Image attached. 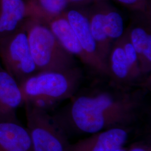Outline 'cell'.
<instances>
[{
    "mask_svg": "<svg viewBox=\"0 0 151 151\" xmlns=\"http://www.w3.org/2000/svg\"><path fill=\"white\" fill-rule=\"evenodd\" d=\"M120 4L137 10L145 11L147 0H117Z\"/></svg>",
    "mask_w": 151,
    "mask_h": 151,
    "instance_id": "18",
    "label": "cell"
},
{
    "mask_svg": "<svg viewBox=\"0 0 151 151\" xmlns=\"http://www.w3.org/2000/svg\"><path fill=\"white\" fill-rule=\"evenodd\" d=\"M113 151H127V148H125L124 147H123L119 148L118 149H116Z\"/></svg>",
    "mask_w": 151,
    "mask_h": 151,
    "instance_id": "21",
    "label": "cell"
},
{
    "mask_svg": "<svg viewBox=\"0 0 151 151\" xmlns=\"http://www.w3.org/2000/svg\"><path fill=\"white\" fill-rule=\"evenodd\" d=\"M124 49L128 63L129 65L130 69L133 78L136 77L138 74V57L135 49L130 41H127L122 46Z\"/></svg>",
    "mask_w": 151,
    "mask_h": 151,
    "instance_id": "17",
    "label": "cell"
},
{
    "mask_svg": "<svg viewBox=\"0 0 151 151\" xmlns=\"http://www.w3.org/2000/svg\"><path fill=\"white\" fill-rule=\"evenodd\" d=\"M130 42L138 54V59L151 61V35L143 27H134L130 34Z\"/></svg>",
    "mask_w": 151,
    "mask_h": 151,
    "instance_id": "13",
    "label": "cell"
},
{
    "mask_svg": "<svg viewBox=\"0 0 151 151\" xmlns=\"http://www.w3.org/2000/svg\"><path fill=\"white\" fill-rule=\"evenodd\" d=\"M88 1H91V0H68L69 2H76V3L86 2Z\"/></svg>",
    "mask_w": 151,
    "mask_h": 151,
    "instance_id": "20",
    "label": "cell"
},
{
    "mask_svg": "<svg viewBox=\"0 0 151 151\" xmlns=\"http://www.w3.org/2000/svg\"><path fill=\"white\" fill-rule=\"evenodd\" d=\"M139 103L128 95L109 92L76 99L67 122L79 132L93 134L114 127H129L138 117Z\"/></svg>",
    "mask_w": 151,
    "mask_h": 151,
    "instance_id": "1",
    "label": "cell"
},
{
    "mask_svg": "<svg viewBox=\"0 0 151 151\" xmlns=\"http://www.w3.org/2000/svg\"><path fill=\"white\" fill-rule=\"evenodd\" d=\"M127 151H151L150 146L143 142H137L133 143L127 148Z\"/></svg>",
    "mask_w": 151,
    "mask_h": 151,
    "instance_id": "19",
    "label": "cell"
},
{
    "mask_svg": "<svg viewBox=\"0 0 151 151\" xmlns=\"http://www.w3.org/2000/svg\"><path fill=\"white\" fill-rule=\"evenodd\" d=\"M110 63L113 74L116 78L122 81H128L133 78L122 47L117 46L114 49L111 55Z\"/></svg>",
    "mask_w": 151,
    "mask_h": 151,
    "instance_id": "14",
    "label": "cell"
},
{
    "mask_svg": "<svg viewBox=\"0 0 151 151\" xmlns=\"http://www.w3.org/2000/svg\"><path fill=\"white\" fill-rule=\"evenodd\" d=\"M23 104L19 83L0 66V120H16V110Z\"/></svg>",
    "mask_w": 151,
    "mask_h": 151,
    "instance_id": "7",
    "label": "cell"
},
{
    "mask_svg": "<svg viewBox=\"0 0 151 151\" xmlns=\"http://www.w3.org/2000/svg\"><path fill=\"white\" fill-rule=\"evenodd\" d=\"M26 105L27 129L33 151H67L70 143L63 128L45 109Z\"/></svg>",
    "mask_w": 151,
    "mask_h": 151,
    "instance_id": "4",
    "label": "cell"
},
{
    "mask_svg": "<svg viewBox=\"0 0 151 151\" xmlns=\"http://www.w3.org/2000/svg\"><path fill=\"white\" fill-rule=\"evenodd\" d=\"M28 18L25 0H0V42L19 30Z\"/></svg>",
    "mask_w": 151,
    "mask_h": 151,
    "instance_id": "8",
    "label": "cell"
},
{
    "mask_svg": "<svg viewBox=\"0 0 151 151\" xmlns=\"http://www.w3.org/2000/svg\"><path fill=\"white\" fill-rule=\"evenodd\" d=\"M104 29L109 39L121 37L124 32V22L119 12L115 11L104 12Z\"/></svg>",
    "mask_w": 151,
    "mask_h": 151,
    "instance_id": "15",
    "label": "cell"
},
{
    "mask_svg": "<svg viewBox=\"0 0 151 151\" xmlns=\"http://www.w3.org/2000/svg\"><path fill=\"white\" fill-rule=\"evenodd\" d=\"M76 81L62 72H39L19 83L24 104L46 109L54 102L70 96Z\"/></svg>",
    "mask_w": 151,
    "mask_h": 151,
    "instance_id": "2",
    "label": "cell"
},
{
    "mask_svg": "<svg viewBox=\"0 0 151 151\" xmlns=\"http://www.w3.org/2000/svg\"><path fill=\"white\" fill-rule=\"evenodd\" d=\"M25 26L31 53L38 72H62L63 47L48 24L28 18Z\"/></svg>",
    "mask_w": 151,
    "mask_h": 151,
    "instance_id": "3",
    "label": "cell"
},
{
    "mask_svg": "<svg viewBox=\"0 0 151 151\" xmlns=\"http://www.w3.org/2000/svg\"><path fill=\"white\" fill-rule=\"evenodd\" d=\"M47 24L65 50L70 54L80 56L82 60L88 62L89 59L82 48L65 16L63 17L60 15L56 16Z\"/></svg>",
    "mask_w": 151,
    "mask_h": 151,
    "instance_id": "11",
    "label": "cell"
},
{
    "mask_svg": "<svg viewBox=\"0 0 151 151\" xmlns=\"http://www.w3.org/2000/svg\"><path fill=\"white\" fill-rule=\"evenodd\" d=\"M65 17L89 60L91 58L97 63V44L92 35L90 20L76 10L68 11Z\"/></svg>",
    "mask_w": 151,
    "mask_h": 151,
    "instance_id": "10",
    "label": "cell"
},
{
    "mask_svg": "<svg viewBox=\"0 0 151 151\" xmlns=\"http://www.w3.org/2000/svg\"><path fill=\"white\" fill-rule=\"evenodd\" d=\"M129 127H118L92 134L87 138L70 144L67 151H113L123 147L129 139Z\"/></svg>",
    "mask_w": 151,
    "mask_h": 151,
    "instance_id": "6",
    "label": "cell"
},
{
    "mask_svg": "<svg viewBox=\"0 0 151 151\" xmlns=\"http://www.w3.org/2000/svg\"><path fill=\"white\" fill-rule=\"evenodd\" d=\"M25 22L16 32L0 42V58L4 69L19 83L38 72L31 53Z\"/></svg>",
    "mask_w": 151,
    "mask_h": 151,
    "instance_id": "5",
    "label": "cell"
},
{
    "mask_svg": "<svg viewBox=\"0 0 151 151\" xmlns=\"http://www.w3.org/2000/svg\"><path fill=\"white\" fill-rule=\"evenodd\" d=\"M28 17L47 23L61 15L68 3V0H27Z\"/></svg>",
    "mask_w": 151,
    "mask_h": 151,
    "instance_id": "12",
    "label": "cell"
},
{
    "mask_svg": "<svg viewBox=\"0 0 151 151\" xmlns=\"http://www.w3.org/2000/svg\"><path fill=\"white\" fill-rule=\"evenodd\" d=\"M104 12H99L95 14L90 20V28L92 37L95 40L97 46H104L109 42V39L104 29Z\"/></svg>",
    "mask_w": 151,
    "mask_h": 151,
    "instance_id": "16",
    "label": "cell"
},
{
    "mask_svg": "<svg viewBox=\"0 0 151 151\" xmlns=\"http://www.w3.org/2000/svg\"><path fill=\"white\" fill-rule=\"evenodd\" d=\"M0 151H33L27 128L16 120H0Z\"/></svg>",
    "mask_w": 151,
    "mask_h": 151,
    "instance_id": "9",
    "label": "cell"
}]
</instances>
